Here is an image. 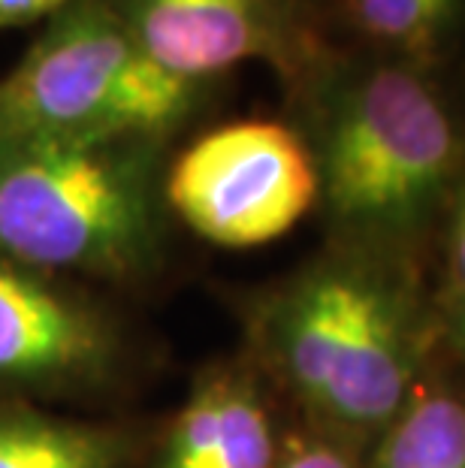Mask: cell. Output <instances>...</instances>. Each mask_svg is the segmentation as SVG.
<instances>
[{
  "mask_svg": "<svg viewBox=\"0 0 465 468\" xmlns=\"http://www.w3.org/2000/svg\"><path fill=\"white\" fill-rule=\"evenodd\" d=\"M164 145L152 136L0 143V254L58 278H140L161 251Z\"/></svg>",
  "mask_w": 465,
  "mask_h": 468,
  "instance_id": "obj_1",
  "label": "cell"
},
{
  "mask_svg": "<svg viewBox=\"0 0 465 468\" xmlns=\"http://www.w3.org/2000/svg\"><path fill=\"white\" fill-rule=\"evenodd\" d=\"M312 157L318 200L342 233L402 239L448 194L462 145L448 109L414 69L375 64L323 94Z\"/></svg>",
  "mask_w": 465,
  "mask_h": 468,
  "instance_id": "obj_2",
  "label": "cell"
},
{
  "mask_svg": "<svg viewBox=\"0 0 465 468\" xmlns=\"http://www.w3.org/2000/svg\"><path fill=\"white\" fill-rule=\"evenodd\" d=\"M209 82L154 64L109 0H73L0 79V143L67 136L170 139Z\"/></svg>",
  "mask_w": 465,
  "mask_h": 468,
  "instance_id": "obj_3",
  "label": "cell"
},
{
  "mask_svg": "<svg viewBox=\"0 0 465 468\" xmlns=\"http://www.w3.org/2000/svg\"><path fill=\"white\" fill-rule=\"evenodd\" d=\"M260 330L287 387L335 430H378L408 405V314L365 266H312L269 303Z\"/></svg>",
  "mask_w": 465,
  "mask_h": 468,
  "instance_id": "obj_4",
  "label": "cell"
},
{
  "mask_svg": "<svg viewBox=\"0 0 465 468\" xmlns=\"http://www.w3.org/2000/svg\"><path fill=\"white\" fill-rule=\"evenodd\" d=\"M309 143L279 122H230L175 157L164 200L206 242L254 248L293 230L318 203Z\"/></svg>",
  "mask_w": 465,
  "mask_h": 468,
  "instance_id": "obj_5",
  "label": "cell"
},
{
  "mask_svg": "<svg viewBox=\"0 0 465 468\" xmlns=\"http://www.w3.org/2000/svg\"><path fill=\"white\" fill-rule=\"evenodd\" d=\"M127 347L106 308L67 278L0 254V396L27 402L97 396Z\"/></svg>",
  "mask_w": 465,
  "mask_h": 468,
  "instance_id": "obj_6",
  "label": "cell"
},
{
  "mask_svg": "<svg viewBox=\"0 0 465 468\" xmlns=\"http://www.w3.org/2000/svg\"><path fill=\"white\" fill-rule=\"evenodd\" d=\"M143 52L170 73L212 82L245 61L300 69L305 37L291 0H109Z\"/></svg>",
  "mask_w": 465,
  "mask_h": 468,
  "instance_id": "obj_7",
  "label": "cell"
},
{
  "mask_svg": "<svg viewBox=\"0 0 465 468\" xmlns=\"http://www.w3.org/2000/svg\"><path fill=\"white\" fill-rule=\"evenodd\" d=\"M275 460L269 411L251 381L215 372L175 411L152 468H275Z\"/></svg>",
  "mask_w": 465,
  "mask_h": 468,
  "instance_id": "obj_8",
  "label": "cell"
},
{
  "mask_svg": "<svg viewBox=\"0 0 465 468\" xmlns=\"http://www.w3.org/2000/svg\"><path fill=\"white\" fill-rule=\"evenodd\" d=\"M136 444L122 426L0 396V468H133Z\"/></svg>",
  "mask_w": 465,
  "mask_h": 468,
  "instance_id": "obj_9",
  "label": "cell"
},
{
  "mask_svg": "<svg viewBox=\"0 0 465 468\" xmlns=\"http://www.w3.org/2000/svg\"><path fill=\"white\" fill-rule=\"evenodd\" d=\"M372 468H465V402L432 393L405 405Z\"/></svg>",
  "mask_w": 465,
  "mask_h": 468,
  "instance_id": "obj_10",
  "label": "cell"
},
{
  "mask_svg": "<svg viewBox=\"0 0 465 468\" xmlns=\"http://www.w3.org/2000/svg\"><path fill=\"white\" fill-rule=\"evenodd\" d=\"M460 0H344L351 22L369 39L402 52H429L457 16Z\"/></svg>",
  "mask_w": 465,
  "mask_h": 468,
  "instance_id": "obj_11",
  "label": "cell"
},
{
  "mask_svg": "<svg viewBox=\"0 0 465 468\" xmlns=\"http://www.w3.org/2000/svg\"><path fill=\"white\" fill-rule=\"evenodd\" d=\"M275 468H351V463L333 444H323L318 438H300L279 453Z\"/></svg>",
  "mask_w": 465,
  "mask_h": 468,
  "instance_id": "obj_12",
  "label": "cell"
},
{
  "mask_svg": "<svg viewBox=\"0 0 465 468\" xmlns=\"http://www.w3.org/2000/svg\"><path fill=\"white\" fill-rule=\"evenodd\" d=\"M73 0H0V27H22L34 22H48Z\"/></svg>",
  "mask_w": 465,
  "mask_h": 468,
  "instance_id": "obj_13",
  "label": "cell"
},
{
  "mask_svg": "<svg viewBox=\"0 0 465 468\" xmlns=\"http://www.w3.org/2000/svg\"><path fill=\"white\" fill-rule=\"evenodd\" d=\"M453 263H457V272L465 282V200L457 208V221H453Z\"/></svg>",
  "mask_w": 465,
  "mask_h": 468,
  "instance_id": "obj_14",
  "label": "cell"
},
{
  "mask_svg": "<svg viewBox=\"0 0 465 468\" xmlns=\"http://www.w3.org/2000/svg\"><path fill=\"white\" fill-rule=\"evenodd\" d=\"M462 333H465V321H462Z\"/></svg>",
  "mask_w": 465,
  "mask_h": 468,
  "instance_id": "obj_15",
  "label": "cell"
}]
</instances>
